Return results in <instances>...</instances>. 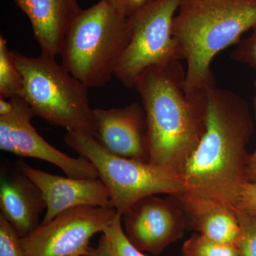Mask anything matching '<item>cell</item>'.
Wrapping results in <instances>:
<instances>
[{"label":"cell","instance_id":"6da1fadb","mask_svg":"<svg viewBox=\"0 0 256 256\" xmlns=\"http://www.w3.org/2000/svg\"><path fill=\"white\" fill-rule=\"evenodd\" d=\"M207 98L206 132L182 176L186 191L234 210L240 188L247 182V146L254 122L246 100L235 92L216 86Z\"/></svg>","mask_w":256,"mask_h":256},{"label":"cell","instance_id":"7a4b0ae2","mask_svg":"<svg viewBox=\"0 0 256 256\" xmlns=\"http://www.w3.org/2000/svg\"><path fill=\"white\" fill-rule=\"evenodd\" d=\"M180 60L146 69L134 88L146 111L149 162L182 174L206 132L208 90L184 92Z\"/></svg>","mask_w":256,"mask_h":256},{"label":"cell","instance_id":"3957f363","mask_svg":"<svg viewBox=\"0 0 256 256\" xmlns=\"http://www.w3.org/2000/svg\"><path fill=\"white\" fill-rule=\"evenodd\" d=\"M256 26V0H180L172 34L186 62L184 92L216 86L212 60Z\"/></svg>","mask_w":256,"mask_h":256},{"label":"cell","instance_id":"277c9868","mask_svg":"<svg viewBox=\"0 0 256 256\" xmlns=\"http://www.w3.org/2000/svg\"><path fill=\"white\" fill-rule=\"evenodd\" d=\"M131 36L128 18L100 0L74 18L60 54L62 65L88 88L105 86L116 74Z\"/></svg>","mask_w":256,"mask_h":256},{"label":"cell","instance_id":"5b68a950","mask_svg":"<svg viewBox=\"0 0 256 256\" xmlns=\"http://www.w3.org/2000/svg\"><path fill=\"white\" fill-rule=\"evenodd\" d=\"M12 54L22 77L23 98L35 116L67 131H82L96 137L88 88L56 58L42 54L30 57L16 50H12Z\"/></svg>","mask_w":256,"mask_h":256},{"label":"cell","instance_id":"8992f818","mask_svg":"<svg viewBox=\"0 0 256 256\" xmlns=\"http://www.w3.org/2000/svg\"><path fill=\"white\" fill-rule=\"evenodd\" d=\"M64 140L95 166L110 192L112 208L122 215L144 197L160 194L176 196L186 190L181 175L148 162L114 156L86 132L67 131Z\"/></svg>","mask_w":256,"mask_h":256},{"label":"cell","instance_id":"52a82bcc","mask_svg":"<svg viewBox=\"0 0 256 256\" xmlns=\"http://www.w3.org/2000/svg\"><path fill=\"white\" fill-rule=\"evenodd\" d=\"M180 0H156L128 18L132 28L130 42L114 76L127 88L150 67L181 60L172 34L173 20Z\"/></svg>","mask_w":256,"mask_h":256},{"label":"cell","instance_id":"ba28073f","mask_svg":"<svg viewBox=\"0 0 256 256\" xmlns=\"http://www.w3.org/2000/svg\"><path fill=\"white\" fill-rule=\"evenodd\" d=\"M117 213L112 208L92 206L65 210L21 238L25 256H85L90 238L104 233Z\"/></svg>","mask_w":256,"mask_h":256},{"label":"cell","instance_id":"9c48e42d","mask_svg":"<svg viewBox=\"0 0 256 256\" xmlns=\"http://www.w3.org/2000/svg\"><path fill=\"white\" fill-rule=\"evenodd\" d=\"M122 216L124 234L142 252L159 255L190 228L188 215L176 196L156 195L136 202Z\"/></svg>","mask_w":256,"mask_h":256},{"label":"cell","instance_id":"30bf717a","mask_svg":"<svg viewBox=\"0 0 256 256\" xmlns=\"http://www.w3.org/2000/svg\"><path fill=\"white\" fill-rule=\"evenodd\" d=\"M14 110L0 117V149L24 158L43 160L58 166L70 178H98L95 166L89 160L74 158L50 146L37 132L31 120L35 116L23 97L10 99Z\"/></svg>","mask_w":256,"mask_h":256},{"label":"cell","instance_id":"8fae6325","mask_svg":"<svg viewBox=\"0 0 256 256\" xmlns=\"http://www.w3.org/2000/svg\"><path fill=\"white\" fill-rule=\"evenodd\" d=\"M96 139L114 156L149 162L146 111L139 102L120 108L94 109Z\"/></svg>","mask_w":256,"mask_h":256},{"label":"cell","instance_id":"7c38bea8","mask_svg":"<svg viewBox=\"0 0 256 256\" xmlns=\"http://www.w3.org/2000/svg\"><path fill=\"white\" fill-rule=\"evenodd\" d=\"M18 169L41 190L46 204L42 224L76 207L112 208L110 192L100 178H64L35 169L24 162H18Z\"/></svg>","mask_w":256,"mask_h":256},{"label":"cell","instance_id":"4fadbf2b","mask_svg":"<svg viewBox=\"0 0 256 256\" xmlns=\"http://www.w3.org/2000/svg\"><path fill=\"white\" fill-rule=\"evenodd\" d=\"M13 1L30 20L42 54H60L68 28L82 10L78 0Z\"/></svg>","mask_w":256,"mask_h":256},{"label":"cell","instance_id":"5bb4252c","mask_svg":"<svg viewBox=\"0 0 256 256\" xmlns=\"http://www.w3.org/2000/svg\"><path fill=\"white\" fill-rule=\"evenodd\" d=\"M46 204L40 188L20 170L2 175L0 215L8 220L20 238L30 235L40 226L38 220Z\"/></svg>","mask_w":256,"mask_h":256},{"label":"cell","instance_id":"9a60e30c","mask_svg":"<svg viewBox=\"0 0 256 256\" xmlns=\"http://www.w3.org/2000/svg\"><path fill=\"white\" fill-rule=\"evenodd\" d=\"M174 196L186 212L190 228L214 242L238 247L240 227L233 208L186 190Z\"/></svg>","mask_w":256,"mask_h":256},{"label":"cell","instance_id":"2e32d148","mask_svg":"<svg viewBox=\"0 0 256 256\" xmlns=\"http://www.w3.org/2000/svg\"><path fill=\"white\" fill-rule=\"evenodd\" d=\"M22 77L13 60L12 50L2 34L0 35V98L23 97Z\"/></svg>","mask_w":256,"mask_h":256},{"label":"cell","instance_id":"e0dca14e","mask_svg":"<svg viewBox=\"0 0 256 256\" xmlns=\"http://www.w3.org/2000/svg\"><path fill=\"white\" fill-rule=\"evenodd\" d=\"M182 256H239L238 247L214 242L200 234L184 242Z\"/></svg>","mask_w":256,"mask_h":256},{"label":"cell","instance_id":"ac0fdd59","mask_svg":"<svg viewBox=\"0 0 256 256\" xmlns=\"http://www.w3.org/2000/svg\"><path fill=\"white\" fill-rule=\"evenodd\" d=\"M122 216L118 212L114 222L104 230L112 256H148L130 242L122 228Z\"/></svg>","mask_w":256,"mask_h":256},{"label":"cell","instance_id":"d6986e66","mask_svg":"<svg viewBox=\"0 0 256 256\" xmlns=\"http://www.w3.org/2000/svg\"><path fill=\"white\" fill-rule=\"evenodd\" d=\"M235 212L240 227L239 256H256V214Z\"/></svg>","mask_w":256,"mask_h":256},{"label":"cell","instance_id":"ffe728a7","mask_svg":"<svg viewBox=\"0 0 256 256\" xmlns=\"http://www.w3.org/2000/svg\"><path fill=\"white\" fill-rule=\"evenodd\" d=\"M0 256H25L21 238L2 215H0Z\"/></svg>","mask_w":256,"mask_h":256},{"label":"cell","instance_id":"44dd1931","mask_svg":"<svg viewBox=\"0 0 256 256\" xmlns=\"http://www.w3.org/2000/svg\"><path fill=\"white\" fill-rule=\"evenodd\" d=\"M232 60L256 69V26L250 36L239 42L230 54Z\"/></svg>","mask_w":256,"mask_h":256},{"label":"cell","instance_id":"7402d4cb","mask_svg":"<svg viewBox=\"0 0 256 256\" xmlns=\"http://www.w3.org/2000/svg\"><path fill=\"white\" fill-rule=\"evenodd\" d=\"M234 210L240 213L256 214V184H244L239 192Z\"/></svg>","mask_w":256,"mask_h":256},{"label":"cell","instance_id":"603a6c76","mask_svg":"<svg viewBox=\"0 0 256 256\" xmlns=\"http://www.w3.org/2000/svg\"><path fill=\"white\" fill-rule=\"evenodd\" d=\"M105 1L112 5L114 9L124 18H128L156 0H105Z\"/></svg>","mask_w":256,"mask_h":256},{"label":"cell","instance_id":"cb8c5ba5","mask_svg":"<svg viewBox=\"0 0 256 256\" xmlns=\"http://www.w3.org/2000/svg\"><path fill=\"white\" fill-rule=\"evenodd\" d=\"M255 94L252 98V108L256 120V78L254 82ZM247 182L256 184V148L252 154H249L247 164Z\"/></svg>","mask_w":256,"mask_h":256},{"label":"cell","instance_id":"d4e9b609","mask_svg":"<svg viewBox=\"0 0 256 256\" xmlns=\"http://www.w3.org/2000/svg\"><path fill=\"white\" fill-rule=\"evenodd\" d=\"M85 256H112L104 234L101 236L97 246L89 248L88 252Z\"/></svg>","mask_w":256,"mask_h":256},{"label":"cell","instance_id":"484cf974","mask_svg":"<svg viewBox=\"0 0 256 256\" xmlns=\"http://www.w3.org/2000/svg\"><path fill=\"white\" fill-rule=\"evenodd\" d=\"M14 110V105L10 99L0 98V117L8 116Z\"/></svg>","mask_w":256,"mask_h":256}]
</instances>
